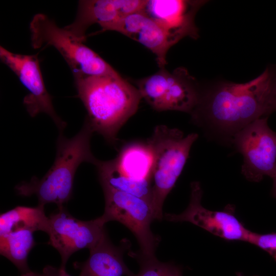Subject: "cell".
I'll return each mask as SVG.
<instances>
[{
    "label": "cell",
    "instance_id": "cell-1",
    "mask_svg": "<svg viewBox=\"0 0 276 276\" xmlns=\"http://www.w3.org/2000/svg\"><path fill=\"white\" fill-rule=\"evenodd\" d=\"M276 68L268 67L243 83L221 82L201 93L191 113L199 126H207L228 137L253 121L272 112L271 99Z\"/></svg>",
    "mask_w": 276,
    "mask_h": 276
},
{
    "label": "cell",
    "instance_id": "cell-2",
    "mask_svg": "<svg viewBox=\"0 0 276 276\" xmlns=\"http://www.w3.org/2000/svg\"><path fill=\"white\" fill-rule=\"evenodd\" d=\"M75 83L94 131L116 144L119 131L138 109L142 98L137 88L120 75L78 79Z\"/></svg>",
    "mask_w": 276,
    "mask_h": 276
},
{
    "label": "cell",
    "instance_id": "cell-3",
    "mask_svg": "<svg viewBox=\"0 0 276 276\" xmlns=\"http://www.w3.org/2000/svg\"><path fill=\"white\" fill-rule=\"evenodd\" d=\"M93 132L86 119L81 129L73 137L66 138L60 132L55 160L50 169L40 179L34 177L30 182L16 186L18 194L24 196L35 195L39 204L54 203L58 209L63 208V204L71 198L78 167L84 162L95 165L98 160L90 149Z\"/></svg>",
    "mask_w": 276,
    "mask_h": 276
},
{
    "label": "cell",
    "instance_id": "cell-4",
    "mask_svg": "<svg viewBox=\"0 0 276 276\" xmlns=\"http://www.w3.org/2000/svg\"><path fill=\"white\" fill-rule=\"evenodd\" d=\"M198 137L196 133L184 136L178 129L159 125L147 140L153 155L151 205L155 219H163L164 202L181 174Z\"/></svg>",
    "mask_w": 276,
    "mask_h": 276
},
{
    "label": "cell",
    "instance_id": "cell-5",
    "mask_svg": "<svg viewBox=\"0 0 276 276\" xmlns=\"http://www.w3.org/2000/svg\"><path fill=\"white\" fill-rule=\"evenodd\" d=\"M31 40L34 49L54 47L71 68L75 80L119 74L93 50L64 28H59L44 14H37L30 25Z\"/></svg>",
    "mask_w": 276,
    "mask_h": 276
},
{
    "label": "cell",
    "instance_id": "cell-6",
    "mask_svg": "<svg viewBox=\"0 0 276 276\" xmlns=\"http://www.w3.org/2000/svg\"><path fill=\"white\" fill-rule=\"evenodd\" d=\"M259 118L236 133L232 142L243 157L241 173L246 179L259 182L264 176L276 177V133Z\"/></svg>",
    "mask_w": 276,
    "mask_h": 276
},
{
    "label": "cell",
    "instance_id": "cell-7",
    "mask_svg": "<svg viewBox=\"0 0 276 276\" xmlns=\"http://www.w3.org/2000/svg\"><path fill=\"white\" fill-rule=\"evenodd\" d=\"M103 190L105 208L101 218L106 223L117 221L123 224L136 238L140 251L146 256H154L159 240L151 230L155 218L150 203L130 194L107 188Z\"/></svg>",
    "mask_w": 276,
    "mask_h": 276
},
{
    "label": "cell",
    "instance_id": "cell-8",
    "mask_svg": "<svg viewBox=\"0 0 276 276\" xmlns=\"http://www.w3.org/2000/svg\"><path fill=\"white\" fill-rule=\"evenodd\" d=\"M49 218V244L59 252L60 268L63 269H65L66 263L73 253L84 248L89 250L107 236L104 227L106 222L101 216L83 221L70 215L63 207Z\"/></svg>",
    "mask_w": 276,
    "mask_h": 276
},
{
    "label": "cell",
    "instance_id": "cell-9",
    "mask_svg": "<svg viewBox=\"0 0 276 276\" xmlns=\"http://www.w3.org/2000/svg\"><path fill=\"white\" fill-rule=\"evenodd\" d=\"M191 188L187 208L179 214L165 213V219L189 222L226 240L247 242L250 231L235 216L233 205L228 204L222 211H211L201 205L202 190L200 183L192 182Z\"/></svg>",
    "mask_w": 276,
    "mask_h": 276
},
{
    "label": "cell",
    "instance_id": "cell-10",
    "mask_svg": "<svg viewBox=\"0 0 276 276\" xmlns=\"http://www.w3.org/2000/svg\"><path fill=\"white\" fill-rule=\"evenodd\" d=\"M0 57L27 89L29 94L24 98L23 103L29 114L34 117L40 113L47 114L60 132H62L66 123L54 110L52 98L44 84L37 56L14 53L1 46Z\"/></svg>",
    "mask_w": 276,
    "mask_h": 276
},
{
    "label": "cell",
    "instance_id": "cell-11",
    "mask_svg": "<svg viewBox=\"0 0 276 276\" xmlns=\"http://www.w3.org/2000/svg\"><path fill=\"white\" fill-rule=\"evenodd\" d=\"M206 1L145 0L140 12L155 21L173 46L185 37H198L195 15Z\"/></svg>",
    "mask_w": 276,
    "mask_h": 276
},
{
    "label": "cell",
    "instance_id": "cell-12",
    "mask_svg": "<svg viewBox=\"0 0 276 276\" xmlns=\"http://www.w3.org/2000/svg\"><path fill=\"white\" fill-rule=\"evenodd\" d=\"M144 2L145 0L80 1L75 20L64 28L84 42L86 31L90 26L97 24L101 27V31H109L112 26L126 16L140 11Z\"/></svg>",
    "mask_w": 276,
    "mask_h": 276
},
{
    "label": "cell",
    "instance_id": "cell-13",
    "mask_svg": "<svg viewBox=\"0 0 276 276\" xmlns=\"http://www.w3.org/2000/svg\"><path fill=\"white\" fill-rule=\"evenodd\" d=\"M109 31L119 32L150 50L159 68H165L167 54L172 46L162 28L141 12L130 14L114 24Z\"/></svg>",
    "mask_w": 276,
    "mask_h": 276
},
{
    "label": "cell",
    "instance_id": "cell-14",
    "mask_svg": "<svg viewBox=\"0 0 276 276\" xmlns=\"http://www.w3.org/2000/svg\"><path fill=\"white\" fill-rule=\"evenodd\" d=\"M129 244L126 241L120 246L113 245L108 237L89 249L88 259L76 262L74 266L80 270L79 276H131L132 272L123 260V254Z\"/></svg>",
    "mask_w": 276,
    "mask_h": 276
},
{
    "label": "cell",
    "instance_id": "cell-15",
    "mask_svg": "<svg viewBox=\"0 0 276 276\" xmlns=\"http://www.w3.org/2000/svg\"><path fill=\"white\" fill-rule=\"evenodd\" d=\"M201 93L196 80L186 68L171 73L160 111L176 110L191 113L198 105Z\"/></svg>",
    "mask_w": 276,
    "mask_h": 276
},
{
    "label": "cell",
    "instance_id": "cell-16",
    "mask_svg": "<svg viewBox=\"0 0 276 276\" xmlns=\"http://www.w3.org/2000/svg\"><path fill=\"white\" fill-rule=\"evenodd\" d=\"M113 160L119 170L130 177L151 181L153 155L147 141L126 144Z\"/></svg>",
    "mask_w": 276,
    "mask_h": 276
},
{
    "label": "cell",
    "instance_id": "cell-17",
    "mask_svg": "<svg viewBox=\"0 0 276 276\" xmlns=\"http://www.w3.org/2000/svg\"><path fill=\"white\" fill-rule=\"evenodd\" d=\"M95 165L102 188H107L135 195L146 200L151 204V181L137 180L126 175L117 167L113 159L107 161L98 160Z\"/></svg>",
    "mask_w": 276,
    "mask_h": 276
},
{
    "label": "cell",
    "instance_id": "cell-18",
    "mask_svg": "<svg viewBox=\"0 0 276 276\" xmlns=\"http://www.w3.org/2000/svg\"><path fill=\"white\" fill-rule=\"evenodd\" d=\"M49 229L50 218L45 215L42 204L36 207L18 206L0 216V236L20 229L48 234Z\"/></svg>",
    "mask_w": 276,
    "mask_h": 276
},
{
    "label": "cell",
    "instance_id": "cell-19",
    "mask_svg": "<svg viewBox=\"0 0 276 276\" xmlns=\"http://www.w3.org/2000/svg\"><path fill=\"white\" fill-rule=\"evenodd\" d=\"M31 231L20 229L0 236V253L16 266L21 274L30 271L28 257L35 245Z\"/></svg>",
    "mask_w": 276,
    "mask_h": 276
},
{
    "label": "cell",
    "instance_id": "cell-20",
    "mask_svg": "<svg viewBox=\"0 0 276 276\" xmlns=\"http://www.w3.org/2000/svg\"><path fill=\"white\" fill-rule=\"evenodd\" d=\"M171 73L165 68L153 75L139 80L136 87L142 98L154 110L159 111Z\"/></svg>",
    "mask_w": 276,
    "mask_h": 276
},
{
    "label": "cell",
    "instance_id": "cell-21",
    "mask_svg": "<svg viewBox=\"0 0 276 276\" xmlns=\"http://www.w3.org/2000/svg\"><path fill=\"white\" fill-rule=\"evenodd\" d=\"M129 255L140 265L139 272L137 274L132 273L131 276H175L180 268L172 263L159 261L155 255L146 256L140 251H130Z\"/></svg>",
    "mask_w": 276,
    "mask_h": 276
},
{
    "label": "cell",
    "instance_id": "cell-22",
    "mask_svg": "<svg viewBox=\"0 0 276 276\" xmlns=\"http://www.w3.org/2000/svg\"><path fill=\"white\" fill-rule=\"evenodd\" d=\"M247 242L267 252L276 261V233L260 234L250 231Z\"/></svg>",
    "mask_w": 276,
    "mask_h": 276
},
{
    "label": "cell",
    "instance_id": "cell-23",
    "mask_svg": "<svg viewBox=\"0 0 276 276\" xmlns=\"http://www.w3.org/2000/svg\"><path fill=\"white\" fill-rule=\"evenodd\" d=\"M40 276H71L66 272L65 269L57 268L51 266H47L43 270Z\"/></svg>",
    "mask_w": 276,
    "mask_h": 276
},
{
    "label": "cell",
    "instance_id": "cell-24",
    "mask_svg": "<svg viewBox=\"0 0 276 276\" xmlns=\"http://www.w3.org/2000/svg\"><path fill=\"white\" fill-rule=\"evenodd\" d=\"M271 108L272 112L276 111V77L274 80L272 99H271Z\"/></svg>",
    "mask_w": 276,
    "mask_h": 276
},
{
    "label": "cell",
    "instance_id": "cell-25",
    "mask_svg": "<svg viewBox=\"0 0 276 276\" xmlns=\"http://www.w3.org/2000/svg\"><path fill=\"white\" fill-rule=\"evenodd\" d=\"M273 179V186L272 188V196L276 198V177L272 179Z\"/></svg>",
    "mask_w": 276,
    "mask_h": 276
},
{
    "label": "cell",
    "instance_id": "cell-26",
    "mask_svg": "<svg viewBox=\"0 0 276 276\" xmlns=\"http://www.w3.org/2000/svg\"><path fill=\"white\" fill-rule=\"evenodd\" d=\"M20 276H40V274L30 271L28 272L21 274Z\"/></svg>",
    "mask_w": 276,
    "mask_h": 276
},
{
    "label": "cell",
    "instance_id": "cell-27",
    "mask_svg": "<svg viewBox=\"0 0 276 276\" xmlns=\"http://www.w3.org/2000/svg\"><path fill=\"white\" fill-rule=\"evenodd\" d=\"M175 276H182V272L180 268H179V270L177 271L175 274Z\"/></svg>",
    "mask_w": 276,
    "mask_h": 276
},
{
    "label": "cell",
    "instance_id": "cell-28",
    "mask_svg": "<svg viewBox=\"0 0 276 276\" xmlns=\"http://www.w3.org/2000/svg\"><path fill=\"white\" fill-rule=\"evenodd\" d=\"M237 275L238 276H244L242 273H237ZM255 276H257V275H255Z\"/></svg>",
    "mask_w": 276,
    "mask_h": 276
}]
</instances>
